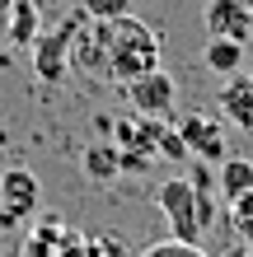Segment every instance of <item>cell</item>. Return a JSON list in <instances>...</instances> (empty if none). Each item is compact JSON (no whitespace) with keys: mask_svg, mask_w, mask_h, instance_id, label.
<instances>
[{"mask_svg":"<svg viewBox=\"0 0 253 257\" xmlns=\"http://www.w3.org/2000/svg\"><path fill=\"white\" fill-rule=\"evenodd\" d=\"M159 70V33L136 14H122V19L108 24V61H103V75L113 84H131L141 75Z\"/></svg>","mask_w":253,"mask_h":257,"instance_id":"1","label":"cell"},{"mask_svg":"<svg viewBox=\"0 0 253 257\" xmlns=\"http://www.w3.org/2000/svg\"><path fill=\"white\" fill-rule=\"evenodd\" d=\"M155 206L169 220V238L202 243L206 229H211V196L192 183V178H164L155 187Z\"/></svg>","mask_w":253,"mask_h":257,"instance_id":"2","label":"cell"},{"mask_svg":"<svg viewBox=\"0 0 253 257\" xmlns=\"http://www.w3.org/2000/svg\"><path fill=\"white\" fill-rule=\"evenodd\" d=\"M80 24H85V10L70 14V19H61L56 28H42V33L33 38V70L47 84H61L66 80V70H70V42H75V28Z\"/></svg>","mask_w":253,"mask_h":257,"instance_id":"3","label":"cell"},{"mask_svg":"<svg viewBox=\"0 0 253 257\" xmlns=\"http://www.w3.org/2000/svg\"><path fill=\"white\" fill-rule=\"evenodd\" d=\"M122 89H127L131 112L136 117H155V122H164V117L174 112V98H178V84H174V75L164 66L141 75V80H131V84H122Z\"/></svg>","mask_w":253,"mask_h":257,"instance_id":"4","label":"cell"},{"mask_svg":"<svg viewBox=\"0 0 253 257\" xmlns=\"http://www.w3.org/2000/svg\"><path fill=\"white\" fill-rule=\"evenodd\" d=\"M42 187L28 169H5L0 173V224H19L28 215H38Z\"/></svg>","mask_w":253,"mask_h":257,"instance_id":"5","label":"cell"},{"mask_svg":"<svg viewBox=\"0 0 253 257\" xmlns=\"http://www.w3.org/2000/svg\"><path fill=\"white\" fill-rule=\"evenodd\" d=\"M24 257H85V234L70 229L61 215H47L33 234H28Z\"/></svg>","mask_w":253,"mask_h":257,"instance_id":"6","label":"cell"},{"mask_svg":"<svg viewBox=\"0 0 253 257\" xmlns=\"http://www.w3.org/2000/svg\"><path fill=\"white\" fill-rule=\"evenodd\" d=\"M202 24H206L211 38L248 42V33H253V0H206Z\"/></svg>","mask_w":253,"mask_h":257,"instance_id":"7","label":"cell"},{"mask_svg":"<svg viewBox=\"0 0 253 257\" xmlns=\"http://www.w3.org/2000/svg\"><path fill=\"white\" fill-rule=\"evenodd\" d=\"M216 103H220V112H225L230 126L253 131V70H234V75H225V84H220Z\"/></svg>","mask_w":253,"mask_h":257,"instance_id":"8","label":"cell"},{"mask_svg":"<svg viewBox=\"0 0 253 257\" xmlns=\"http://www.w3.org/2000/svg\"><path fill=\"white\" fill-rule=\"evenodd\" d=\"M178 136H183L188 155L211 159V164L225 159V136H220V126L211 122V117H183V122H178Z\"/></svg>","mask_w":253,"mask_h":257,"instance_id":"9","label":"cell"},{"mask_svg":"<svg viewBox=\"0 0 253 257\" xmlns=\"http://www.w3.org/2000/svg\"><path fill=\"white\" fill-rule=\"evenodd\" d=\"M80 169H85L89 183H113V178H122V150H117V141H94V145H85Z\"/></svg>","mask_w":253,"mask_h":257,"instance_id":"10","label":"cell"},{"mask_svg":"<svg viewBox=\"0 0 253 257\" xmlns=\"http://www.w3.org/2000/svg\"><path fill=\"white\" fill-rule=\"evenodd\" d=\"M42 33V19L33 10V0H14L10 5V19H5V38L14 47H33V38Z\"/></svg>","mask_w":253,"mask_h":257,"instance_id":"11","label":"cell"},{"mask_svg":"<svg viewBox=\"0 0 253 257\" xmlns=\"http://www.w3.org/2000/svg\"><path fill=\"white\" fill-rule=\"evenodd\" d=\"M202 61H206V70H216L220 80H225V75L244 70V42H230V38H206Z\"/></svg>","mask_w":253,"mask_h":257,"instance_id":"12","label":"cell"},{"mask_svg":"<svg viewBox=\"0 0 253 257\" xmlns=\"http://www.w3.org/2000/svg\"><path fill=\"white\" fill-rule=\"evenodd\" d=\"M216 187L225 192V201H234V196L253 192V164L248 159H220V173H216Z\"/></svg>","mask_w":253,"mask_h":257,"instance_id":"13","label":"cell"},{"mask_svg":"<svg viewBox=\"0 0 253 257\" xmlns=\"http://www.w3.org/2000/svg\"><path fill=\"white\" fill-rule=\"evenodd\" d=\"M85 19H99V24H113L122 19V14H131V0H80Z\"/></svg>","mask_w":253,"mask_h":257,"instance_id":"14","label":"cell"},{"mask_svg":"<svg viewBox=\"0 0 253 257\" xmlns=\"http://www.w3.org/2000/svg\"><path fill=\"white\" fill-rule=\"evenodd\" d=\"M136 257H206L202 252V243H183V238H159V243H150L145 252H136Z\"/></svg>","mask_w":253,"mask_h":257,"instance_id":"15","label":"cell"},{"mask_svg":"<svg viewBox=\"0 0 253 257\" xmlns=\"http://www.w3.org/2000/svg\"><path fill=\"white\" fill-rule=\"evenodd\" d=\"M155 155H164V159H188V145H183V136H178V126L169 131L164 122H155Z\"/></svg>","mask_w":253,"mask_h":257,"instance_id":"16","label":"cell"},{"mask_svg":"<svg viewBox=\"0 0 253 257\" xmlns=\"http://www.w3.org/2000/svg\"><path fill=\"white\" fill-rule=\"evenodd\" d=\"M230 220H234V229H239L244 238H253V192H244V196L230 201Z\"/></svg>","mask_w":253,"mask_h":257,"instance_id":"17","label":"cell"},{"mask_svg":"<svg viewBox=\"0 0 253 257\" xmlns=\"http://www.w3.org/2000/svg\"><path fill=\"white\" fill-rule=\"evenodd\" d=\"M85 257H131V252H127V243H117V238L94 234V238H85Z\"/></svg>","mask_w":253,"mask_h":257,"instance_id":"18","label":"cell"},{"mask_svg":"<svg viewBox=\"0 0 253 257\" xmlns=\"http://www.w3.org/2000/svg\"><path fill=\"white\" fill-rule=\"evenodd\" d=\"M10 5L14 0H0V28H5V19H10Z\"/></svg>","mask_w":253,"mask_h":257,"instance_id":"19","label":"cell"}]
</instances>
